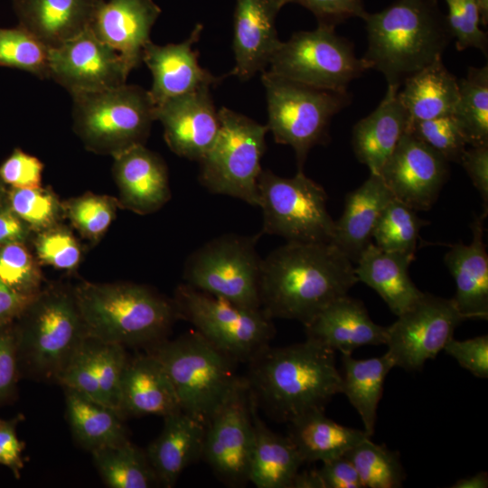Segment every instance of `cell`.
<instances>
[{"instance_id": "cell-1", "label": "cell", "mask_w": 488, "mask_h": 488, "mask_svg": "<svg viewBox=\"0 0 488 488\" xmlns=\"http://www.w3.org/2000/svg\"><path fill=\"white\" fill-rule=\"evenodd\" d=\"M358 282L353 263L328 242H293L262 258L261 309L305 325Z\"/></svg>"}, {"instance_id": "cell-2", "label": "cell", "mask_w": 488, "mask_h": 488, "mask_svg": "<svg viewBox=\"0 0 488 488\" xmlns=\"http://www.w3.org/2000/svg\"><path fill=\"white\" fill-rule=\"evenodd\" d=\"M335 352L308 338L285 347L266 346L248 361L246 380L257 404L276 420L287 423L324 410L333 397L342 393Z\"/></svg>"}, {"instance_id": "cell-3", "label": "cell", "mask_w": 488, "mask_h": 488, "mask_svg": "<svg viewBox=\"0 0 488 488\" xmlns=\"http://www.w3.org/2000/svg\"><path fill=\"white\" fill-rule=\"evenodd\" d=\"M368 46L362 59L400 87L410 76L442 59L452 38L438 0H397L366 14Z\"/></svg>"}, {"instance_id": "cell-4", "label": "cell", "mask_w": 488, "mask_h": 488, "mask_svg": "<svg viewBox=\"0 0 488 488\" xmlns=\"http://www.w3.org/2000/svg\"><path fill=\"white\" fill-rule=\"evenodd\" d=\"M73 290L88 336L104 343L154 345L179 319L173 299L144 285L81 281Z\"/></svg>"}, {"instance_id": "cell-5", "label": "cell", "mask_w": 488, "mask_h": 488, "mask_svg": "<svg viewBox=\"0 0 488 488\" xmlns=\"http://www.w3.org/2000/svg\"><path fill=\"white\" fill-rule=\"evenodd\" d=\"M19 365L33 377L56 382L89 337L73 287L41 290L17 318Z\"/></svg>"}, {"instance_id": "cell-6", "label": "cell", "mask_w": 488, "mask_h": 488, "mask_svg": "<svg viewBox=\"0 0 488 488\" xmlns=\"http://www.w3.org/2000/svg\"><path fill=\"white\" fill-rule=\"evenodd\" d=\"M153 346L150 352L167 371L182 411L206 426L244 380L235 371L237 361L197 331Z\"/></svg>"}, {"instance_id": "cell-7", "label": "cell", "mask_w": 488, "mask_h": 488, "mask_svg": "<svg viewBox=\"0 0 488 488\" xmlns=\"http://www.w3.org/2000/svg\"><path fill=\"white\" fill-rule=\"evenodd\" d=\"M73 99V129L84 146L112 157L145 145L155 120L148 90L127 83Z\"/></svg>"}, {"instance_id": "cell-8", "label": "cell", "mask_w": 488, "mask_h": 488, "mask_svg": "<svg viewBox=\"0 0 488 488\" xmlns=\"http://www.w3.org/2000/svg\"><path fill=\"white\" fill-rule=\"evenodd\" d=\"M261 73L268 131L277 143L294 149L298 171H303L309 151L328 141L332 118L351 103L352 95L307 85L269 70Z\"/></svg>"}, {"instance_id": "cell-9", "label": "cell", "mask_w": 488, "mask_h": 488, "mask_svg": "<svg viewBox=\"0 0 488 488\" xmlns=\"http://www.w3.org/2000/svg\"><path fill=\"white\" fill-rule=\"evenodd\" d=\"M219 112L218 136L199 162V181L208 191L258 206V178L267 126L227 108Z\"/></svg>"}, {"instance_id": "cell-10", "label": "cell", "mask_w": 488, "mask_h": 488, "mask_svg": "<svg viewBox=\"0 0 488 488\" xmlns=\"http://www.w3.org/2000/svg\"><path fill=\"white\" fill-rule=\"evenodd\" d=\"M258 191L263 214L261 235L293 242H331L335 221L327 210L326 192L303 171L286 178L262 169Z\"/></svg>"}, {"instance_id": "cell-11", "label": "cell", "mask_w": 488, "mask_h": 488, "mask_svg": "<svg viewBox=\"0 0 488 488\" xmlns=\"http://www.w3.org/2000/svg\"><path fill=\"white\" fill-rule=\"evenodd\" d=\"M173 300L179 318L235 361H249L274 336L273 319L261 308H248L185 283Z\"/></svg>"}, {"instance_id": "cell-12", "label": "cell", "mask_w": 488, "mask_h": 488, "mask_svg": "<svg viewBox=\"0 0 488 488\" xmlns=\"http://www.w3.org/2000/svg\"><path fill=\"white\" fill-rule=\"evenodd\" d=\"M261 236L228 233L203 244L185 261V284L237 305L260 309L262 258L256 245Z\"/></svg>"}, {"instance_id": "cell-13", "label": "cell", "mask_w": 488, "mask_h": 488, "mask_svg": "<svg viewBox=\"0 0 488 488\" xmlns=\"http://www.w3.org/2000/svg\"><path fill=\"white\" fill-rule=\"evenodd\" d=\"M335 27L321 25L295 33L281 42L269 61V71L314 87L348 91L369 65L355 55L352 43L336 34Z\"/></svg>"}, {"instance_id": "cell-14", "label": "cell", "mask_w": 488, "mask_h": 488, "mask_svg": "<svg viewBox=\"0 0 488 488\" xmlns=\"http://www.w3.org/2000/svg\"><path fill=\"white\" fill-rule=\"evenodd\" d=\"M463 321L452 299L423 292L387 326L386 352L394 367L420 371L427 361L435 359L444 350Z\"/></svg>"}, {"instance_id": "cell-15", "label": "cell", "mask_w": 488, "mask_h": 488, "mask_svg": "<svg viewBox=\"0 0 488 488\" xmlns=\"http://www.w3.org/2000/svg\"><path fill=\"white\" fill-rule=\"evenodd\" d=\"M253 446L250 393L246 379L206 426L202 458L230 486L249 482Z\"/></svg>"}, {"instance_id": "cell-16", "label": "cell", "mask_w": 488, "mask_h": 488, "mask_svg": "<svg viewBox=\"0 0 488 488\" xmlns=\"http://www.w3.org/2000/svg\"><path fill=\"white\" fill-rule=\"evenodd\" d=\"M49 71L50 78L73 96L123 85L131 70L118 52L88 28L49 49Z\"/></svg>"}, {"instance_id": "cell-17", "label": "cell", "mask_w": 488, "mask_h": 488, "mask_svg": "<svg viewBox=\"0 0 488 488\" xmlns=\"http://www.w3.org/2000/svg\"><path fill=\"white\" fill-rule=\"evenodd\" d=\"M448 164L438 153L405 132L379 174L395 199L415 211H427L448 178Z\"/></svg>"}, {"instance_id": "cell-18", "label": "cell", "mask_w": 488, "mask_h": 488, "mask_svg": "<svg viewBox=\"0 0 488 488\" xmlns=\"http://www.w3.org/2000/svg\"><path fill=\"white\" fill-rule=\"evenodd\" d=\"M155 117L164 127L170 150L197 162L210 151L221 127L210 87L163 101L155 106Z\"/></svg>"}, {"instance_id": "cell-19", "label": "cell", "mask_w": 488, "mask_h": 488, "mask_svg": "<svg viewBox=\"0 0 488 488\" xmlns=\"http://www.w3.org/2000/svg\"><path fill=\"white\" fill-rule=\"evenodd\" d=\"M202 28V23L196 24L190 36L180 43L161 46L150 41L145 46L142 61L153 76L152 88L148 92L155 106L170 98L211 87L222 80L200 66L198 52L192 49Z\"/></svg>"}, {"instance_id": "cell-20", "label": "cell", "mask_w": 488, "mask_h": 488, "mask_svg": "<svg viewBox=\"0 0 488 488\" xmlns=\"http://www.w3.org/2000/svg\"><path fill=\"white\" fill-rule=\"evenodd\" d=\"M279 0H237L234 13L235 66L230 75L248 80L263 72L281 43L276 17Z\"/></svg>"}, {"instance_id": "cell-21", "label": "cell", "mask_w": 488, "mask_h": 488, "mask_svg": "<svg viewBox=\"0 0 488 488\" xmlns=\"http://www.w3.org/2000/svg\"><path fill=\"white\" fill-rule=\"evenodd\" d=\"M161 14L153 0H101L89 28L112 47L129 69L138 67L150 32Z\"/></svg>"}, {"instance_id": "cell-22", "label": "cell", "mask_w": 488, "mask_h": 488, "mask_svg": "<svg viewBox=\"0 0 488 488\" xmlns=\"http://www.w3.org/2000/svg\"><path fill=\"white\" fill-rule=\"evenodd\" d=\"M113 158L112 172L121 208L146 215L171 199L167 166L159 155L140 145Z\"/></svg>"}, {"instance_id": "cell-23", "label": "cell", "mask_w": 488, "mask_h": 488, "mask_svg": "<svg viewBox=\"0 0 488 488\" xmlns=\"http://www.w3.org/2000/svg\"><path fill=\"white\" fill-rule=\"evenodd\" d=\"M306 337L342 355L365 345L385 344L387 327L374 323L359 300L345 295L324 307L305 325Z\"/></svg>"}, {"instance_id": "cell-24", "label": "cell", "mask_w": 488, "mask_h": 488, "mask_svg": "<svg viewBox=\"0 0 488 488\" xmlns=\"http://www.w3.org/2000/svg\"><path fill=\"white\" fill-rule=\"evenodd\" d=\"M475 217L472 225L471 243L455 244L444 260L455 284L452 299L465 320L488 318V255L483 242V220Z\"/></svg>"}, {"instance_id": "cell-25", "label": "cell", "mask_w": 488, "mask_h": 488, "mask_svg": "<svg viewBox=\"0 0 488 488\" xmlns=\"http://www.w3.org/2000/svg\"><path fill=\"white\" fill-rule=\"evenodd\" d=\"M118 410L124 418L149 415L164 418L182 410L167 371L152 352L128 359L121 382Z\"/></svg>"}, {"instance_id": "cell-26", "label": "cell", "mask_w": 488, "mask_h": 488, "mask_svg": "<svg viewBox=\"0 0 488 488\" xmlns=\"http://www.w3.org/2000/svg\"><path fill=\"white\" fill-rule=\"evenodd\" d=\"M394 196L380 174L370 176L345 197L341 218L334 221L331 244L356 263L370 243L376 223Z\"/></svg>"}, {"instance_id": "cell-27", "label": "cell", "mask_w": 488, "mask_h": 488, "mask_svg": "<svg viewBox=\"0 0 488 488\" xmlns=\"http://www.w3.org/2000/svg\"><path fill=\"white\" fill-rule=\"evenodd\" d=\"M399 88L388 85L376 109L352 128L354 155L370 174H380L407 130L408 117L398 95Z\"/></svg>"}, {"instance_id": "cell-28", "label": "cell", "mask_w": 488, "mask_h": 488, "mask_svg": "<svg viewBox=\"0 0 488 488\" xmlns=\"http://www.w3.org/2000/svg\"><path fill=\"white\" fill-rule=\"evenodd\" d=\"M164 419L162 432L145 453L159 484L171 488L182 472L202 456L206 425L182 410Z\"/></svg>"}, {"instance_id": "cell-29", "label": "cell", "mask_w": 488, "mask_h": 488, "mask_svg": "<svg viewBox=\"0 0 488 488\" xmlns=\"http://www.w3.org/2000/svg\"><path fill=\"white\" fill-rule=\"evenodd\" d=\"M19 25L49 49L89 28L101 0H13Z\"/></svg>"}, {"instance_id": "cell-30", "label": "cell", "mask_w": 488, "mask_h": 488, "mask_svg": "<svg viewBox=\"0 0 488 488\" xmlns=\"http://www.w3.org/2000/svg\"><path fill=\"white\" fill-rule=\"evenodd\" d=\"M250 393L253 446L249 482L258 488H291L304 464L290 438L270 430L258 416V405Z\"/></svg>"}, {"instance_id": "cell-31", "label": "cell", "mask_w": 488, "mask_h": 488, "mask_svg": "<svg viewBox=\"0 0 488 488\" xmlns=\"http://www.w3.org/2000/svg\"><path fill=\"white\" fill-rule=\"evenodd\" d=\"M413 258L385 251L370 243L355 263L358 281L372 288L397 316L422 295L408 275Z\"/></svg>"}, {"instance_id": "cell-32", "label": "cell", "mask_w": 488, "mask_h": 488, "mask_svg": "<svg viewBox=\"0 0 488 488\" xmlns=\"http://www.w3.org/2000/svg\"><path fill=\"white\" fill-rule=\"evenodd\" d=\"M402 85L398 95L408 123L455 114L459 97L458 80L446 68L442 59L413 74Z\"/></svg>"}, {"instance_id": "cell-33", "label": "cell", "mask_w": 488, "mask_h": 488, "mask_svg": "<svg viewBox=\"0 0 488 488\" xmlns=\"http://www.w3.org/2000/svg\"><path fill=\"white\" fill-rule=\"evenodd\" d=\"M290 424L288 437L304 464L325 462L344 455L351 448L371 437L360 430L336 423L324 410L305 414Z\"/></svg>"}, {"instance_id": "cell-34", "label": "cell", "mask_w": 488, "mask_h": 488, "mask_svg": "<svg viewBox=\"0 0 488 488\" xmlns=\"http://www.w3.org/2000/svg\"><path fill=\"white\" fill-rule=\"evenodd\" d=\"M66 414L77 442L90 452L128 440L118 410L64 388Z\"/></svg>"}, {"instance_id": "cell-35", "label": "cell", "mask_w": 488, "mask_h": 488, "mask_svg": "<svg viewBox=\"0 0 488 488\" xmlns=\"http://www.w3.org/2000/svg\"><path fill=\"white\" fill-rule=\"evenodd\" d=\"M393 368L394 363L387 352L369 359L343 355L342 393L356 409L369 436L375 430L385 379Z\"/></svg>"}, {"instance_id": "cell-36", "label": "cell", "mask_w": 488, "mask_h": 488, "mask_svg": "<svg viewBox=\"0 0 488 488\" xmlns=\"http://www.w3.org/2000/svg\"><path fill=\"white\" fill-rule=\"evenodd\" d=\"M90 453L102 480L110 488H150L159 484L145 451L129 440Z\"/></svg>"}, {"instance_id": "cell-37", "label": "cell", "mask_w": 488, "mask_h": 488, "mask_svg": "<svg viewBox=\"0 0 488 488\" xmlns=\"http://www.w3.org/2000/svg\"><path fill=\"white\" fill-rule=\"evenodd\" d=\"M459 97L453 115L466 144L488 145V66L470 67L458 80Z\"/></svg>"}, {"instance_id": "cell-38", "label": "cell", "mask_w": 488, "mask_h": 488, "mask_svg": "<svg viewBox=\"0 0 488 488\" xmlns=\"http://www.w3.org/2000/svg\"><path fill=\"white\" fill-rule=\"evenodd\" d=\"M356 469L363 488H399L406 479L398 451L364 439L345 455Z\"/></svg>"}, {"instance_id": "cell-39", "label": "cell", "mask_w": 488, "mask_h": 488, "mask_svg": "<svg viewBox=\"0 0 488 488\" xmlns=\"http://www.w3.org/2000/svg\"><path fill=\"white\" fill-rule=\"evenodd\" d=\"M427 223L417 215V211L394 198L382 211L372 239L385 251L414 258L419 231Z\"/></svg>"}, {"instance_id": "cell-40", "label": "cell", "mask_w": 488, "mask_h": 488, "mask_svg": "<svg viewBox=\"0 0 488 488\" xmlns=\"http://www.w3.org/2000/svg\"><path fill=\"white\" fill-rule=\"evenodd\" d=\"M0 66L50 78L49 48L20 25L0 28Z\"/></svg>"}, {"instance_id": "cell-41", "label": "cell", "mask_w": 488, "mask_h": 488, "mask_svg": "<svg viewBox=\"0 0 488 488\" xmlns=\"http://www.w3.org/2000/svg\"><path fill=\"white\" fill-rule=\"evenodd\" d=\"M64 215L82 237L98 242L112 223L117 198L88 192L62 202Z\"/></svg>"}, {"instance_id": "cell-42", "label": "cell", "mask_w": 488, "mask_h": 488, "mask_svg": "<svg viewBox=\"0 0 488 488\" xmlns=\"http://www.w3.org/2000/svg\"><path fill=\"white\" fill-rule=\"evenodd\" d=\"M7 200L13 211L35 232L60 224L65 217L62 202L49 188H12Z\"/></svg>"}, {"instance_id": "cell-43", "label": "cell", "mask_w": 488, "mask_h": 488, "mask_svg": "<svg viewBox=\"0 0 488 488\" xmlns=\"http://www.w3.org/2000/svg\"><path fill=\"white\" fill-rule=\"evenodd\" d=\"M0 279L17 294L31 299L42 289L40 266L23 242L0 246Z\"/></svg>"}, {"instance_id": "cell-44", "label": "cell", "mask_w": 488, "mask_h": 488, "mask_svg": "<svg viewBox=\"0 0 488 488\" xmlns=\"http://www.w3.org/2000/svg\"><path fill=\"white\" fill-rule=\"evenodd\" d=\"M406 132L438 153L448 163L459 164L467 145L453 115L409 122Z\"/></svg>"}, {"instance_id": "cell-45", "label": "cell", "mask_w": 488, "mask_h": 488, "mask_svg": "<svg viewBox=\"0 0 488 488\" xmlns=\"http://www.w3.org/2000/svg\"><path fill=\"white\" fill-rule=\"evenodd\" d=\"M89 338L102 403L118 410L121 382L128 361L125 346Z\"/></svg>"}, {"instance_id": "cell-46", "label": "cell", "mask_w": 488, "mask_h": 488, "mask_svg": "<svg viewBox=\"0 0 488 488\" xmlns=\"http://www.w3.org/2000/svg\"><path fill=\"white\" fill-rule=\"evenodd\" d=\"M36 233L33 246L38 261L61 270L77 268L81 248L67 227L60 223Z\"/></svg>"}, {"instance_id": "cell-47", "label": "cell", "mask_w": 488, "mask_h": 488, "mask_svg": "<svg viewBox=\"0 0 488 488\" xmlns=\"http://www.w3.org/2000/svg\"><path fill=\"white\" fill-rule=\"evenodd\" d=\"M447 24L458 51L475 48L487 53V34L480 28L481 16L475 0H445Z\"/></svg>"}, {"instance_id": "cell-48", "label": "cell", "mask_w": 488, "mask_h": 488, "mask_svg": "<svg viewBox=\"0 0 488 488\" xmlns=\"http://www.w3.org/2000/svg\"><path fill=\"white\" fill-rule=\"evenodd\" d=\"M42 163L35 156L14 149L0 165V179L12 188L42 186Z\"/></svg>"}, {"instance_id": "cell-49", "label": "cell", "mask_w": 488, "mask_h": 488, "mask_svg": "<svg viewBox=\"0 0 488 488\" xmlns=\"http://www.w3.org/2000/svg\"><path fill=\"white\" fill-rule=\"evenodd\" d=\"M19 371L18 335L12 322L0 326V403L14 392Z\"/></svg>"}, {"instance_id": "cell-50", "label": "cell", "mask_w": 488, "mask_h": 488, "mask_svg": "<svg viewBox=\"0 0 488 488\" xmlns=\"http://www.w3.org/2000/svg\"><path fill=\"white\" fill-rule=\"evenodd\" d=\"M444 351L474 376L482 379L488 377L487 334L466 340H455L453 337L446 344Z\"/></svg>"}, {"instance_id": "cell-51", "label": "cell", "mask_w": 488, "mask_h": 488, "mask_svg": "<svg viewBox=\"0 0 488 488\" xmlns=\"http://www.w3.org/2000/svg\"><path fill=\"white\" fill-rule=\"evenodd\" d=\"M284 5L296 3L311 11L318 24L335 27L352 17L363 19L366 14L363 0H279Z\"/></svg>"}, {"instance_id": "cell-52", "label": "cell", "mask_w": 488, "mask_h": 488, "mask_svg": "<svg viewBox=\"0 0 488 488\" xmlns=\"http://www.w3.org/2000/svg\"><path fill=\"white\" fill-rule=\"evenodd\" d=\"M459 164L470 177L483 202V213L488 210V145L465 148Z\"/></svg>"}, {"instance_id": "cell-53", "label": "cell", "mask_w": 488, "mask_h": 488, "mask_svg": "<svg viewBox=\"0 0 488 488\" xmlns=\"http://www.w3.org/2000/svg\"><path fill=\"white\" fill-rule=\"evenodd\" d=\"M316 471L322 488H363L356 469L344 455L323 462Z\"/></svg>"}, {"instance_id": "cell-54", "label": "cell", "mask_w": 488, "mask_h": 488, "mask_svg": "<svg viewBox=\"0 0 488 488\" xmlns=\"http://www.w3.org/2000/svg\"><path fill=\"white\" fill-rule=\"evenodd\" d=\"M21 418H0V464L10 468L16 478H19L23 467L22 452L25 446L16 435V426Z\"/></svg>"}, {"instance_id": "cell-55", "label": "cell", "mask_w": 488, "mask_h": 488, "mask_svg": "<svg viewBox=\"0 0 488 488\" xmlns=\"http://www.w3.org/2000/svg\"><path fill=\"white\" fill-rule=\"evenodd\" d=\"M32 230L10 208L7 202L0 207V246L27 240Z\"/></svg>"}, {"instance_id": "cell-56", "label": "cell", "mask_w": 488, "mask_h": 488, "mask_svg": "<svg viewBox=\"0 0 488 488\" xmlns=\"http://www.w3.org/2000/svg\"><path fill=\"white\" fill-rule=\"evenodd\" d=\"M32 299L17 294L0 279V326L17 319Z\"/></svg>"}, {"instance_id": "cell-57", "label": "cell", "mask_w": 488, "mask_h": 488, "mask_svg": "<svg viewBox=\"0 0 488 488\" xmlns=\"http://www.w3.org/2000/svg\"><path fill=\"white\" fill-rule=\"evenodd\" d=\"M291 488H322L316 469L300 470L296 474Z\"/></svg>"}, {"instance_id": "cell-58", "label": "cell", "mask_w": 488, "mask_h": 488, "mask_svg": "<svg viewBox=\"0 0 488 488\" xmlns=\"http://www.w3.org/2000/svg\"><path fill=\"white\" fill-rule=\"evenodd\" d=\"M488 487V474L479 472L474 475L457 480L451 488H486Z\"/></svg>"}, {"instance_id": "cell-59", "label": "cell", "mask_w": 488, "mask_h": 488, "mask_svg": "<svg viewBox=\"0 0 488 488\" xmlns=\"http://www.w3.org/2000/svg\"><path fill=\"white\" fill-rule=\"evenodd\" d=\"M479 8L481 23L487 25L488 23V0H475Z\"/></svg>"}, {"instance_id": "cell-60", "label": "cell", "mask_w": 488, "mask_h": 488, "mask_svg": "<svg viewBox=\"0 0 488 488\" xmlns=\"http://www.w3.org/2000/svg\"><path fill=\"white\" fill-rule=\"evenodd\" d=\"M5 193L3 187L0 186V207L6 202H5Z\"/></svg>"}]
</instances>
